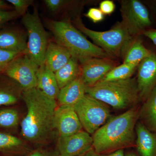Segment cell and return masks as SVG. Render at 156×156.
<instances>
[{"label": "cell", "mask_w": 156, "mask_h": 156, "mask_svg": "<svg viewBox=\"0 0 156 156\" xmlns=\"http://www.w3.org/2000/svg\"><path fill=\"white\" fill-rule=\"evenodd\" d=\"M21 97L27 108L21 123L22 136L30 142L44 143L51 139L55 130L56 100L48 97L37 87L23 90Z\"/></svg>", "instance_id": "6da1fadb"}, {"label": "cell", "mask_w": 156, "mask_h": 156, "mask_svg": "<svg viewBox=\"0 0 156 156\" xmlns=\"http://www.w3.org/2000/svg\"><path fill=\"white\" fill-rule=\"evenodd\" d=\"M140 104L119 115L111 117L92 134L93 148L97 154L113 152L135 146V128Z\"/></svg>", "instance_id": "7a4b0ae2"}, {"label": "cell", "mask_w": 156, "mask_h": 156, "mask_svg": "<svg viewBox=\"0 0 156 156\" xmlns=\"http://www.w3.org/2000/svg\"><path fill=\"white\" fill-rule=\"evenodd\" d=\"M45 20L55 42L66 49L72 57L80 64L90 58H111L102 49L87 39L70 22L50 19Z\"/></svg>", "instance_id": "3957f363"}, {"label": "cell", "mask_w": 156, "mask_h": 156, "mask_svg": "<svg viewBox=\"0 0 156 156\" xmlns=\"http://www.w3.org/2000/svg\"><path fill=\"white\" fill-rule=\"evenodd\" d=\"M86 94L117 110H128L141 102L136 78L100 81L87 87Z\"/></svg>", "instance_id": "277c9868"}, {"label": "cell", "mask_w": 156, "mask_h": 156, "mask_svg": "<svg viewBox=\"0 0 156 156\" xmlns=\"http://www.w3.org/2000/svg\"><path fill=\"white\" fill-rule=\"evenodd\" d=\"M74 23L78 30L90 38L95 45L102 49L112 58H123L126 50L135 37L130 34L122 21L117 23L111 29L105 31H98L87 28L79 18L75 20Z\"/></svg>", "instance_id": "5b68a950"}, {"label": "cell", "mask_w": 156, "mask_h": 156, "mask_svg": "<svg viewBox=\"0 0 156 156\" xmlns=\"http://www.w3.org/2000/svg\"><path fill=\"white\" fill-rule=\"evenodd\" d=\"M22 21L27 37L26 54L39 68L45 63V53L49 42L48 32L36 8L32 13L27 12L23 16Z\"/></svg>", "instance_id": "8992f818"}, {"label": "cell", "mask_w": 156, "mask_h": 156, "mask_svg": "<svg viewBox=\"0 0 156 156\" xmlns=\"http://www.w3.org/2000/svg\"><path fill=\"white\" fill-rule=\"evenodd\" d=\"M83 128L93 134L111 117L108 105L86 94L73 106Z\"/></svg>", "instance_id": "52a82bcc"}, {"label": "cell", "mask_w": 156, "mask_h": 156, "mask_svg": "<svg viewBox=\"0 0 156 156\" xmlns=\"http://www.w3.org/2000/svg\"><path fill=\"white\" fill-rule=\"evenodd\" d=\"M120 11L122 18L121 21L132 36H140L151 25L147 8L139 1H122Z\"/></svg>", "instance_id": "ba28073f"}, {"label": "cell", "mask_w": 156, "mask_h": 156, "mask_svg": "<svg viewBox=\"0 0 156 156\" xmlns=\"http://www.w3.org/2000/svg\"><path fill=\"white\" fill-rule=\"evenodd\" d=\"M38 67L26 54L14 58L4 73L15 81L23 90L37 87V73Z\"/></svg>", "instance_id": "9c48e42d"}, {"label": "cell", "mask_w": 156, "mask_h": 156, "mask_svg": "<svg viewBox=\"0 0 156 156\" xmlns=\"http://www.w3.org/2000/svg\"><path fill=\"white\" fill-rule=\"evenodd\" d=\"M118 63L111 58H92L81 63L80 76L87 87L102 80Z\"/></svg>", "instance_id": "30bf717a"}, {"label": "cell", "mask_w": 156, "mask_h": 156, "mask_svg": "<svg viewBox=\"0 0 156 156\" xmlns=\"http://www.w3.org/2000/svg\"><path fill=\"white\" fill-rule=\"evenodd\" d=\"M93 138L85 131L58 137L56 150L59 156H78L93 148Z\"/></svg>", "instance_id": "8fae6325"}, {"label": "cell", "mask_w": 156, "mask_h": 156, "mask_svg": "<svg viewBox=\"0 0 156 156\" xmlns=\"http://www.w3.org/2000/svg\"><path fill=\"white\" fill-rule=\"evenodd\" d=\"M136 78L141 102H143L156 87V53L151 55L140 63Z\"/></svg>", "instance_id": "7c38bea8"}, {"label": "cell", "mask_w": 156, "mask_h": 156, "mask_svg": "<svg viewBox=\"0 0 156 156\" xmlns=\"http://www.w3.org/2000/svg\"><path fill=\"white\" fill-rule=\"evenodd\" d=\"M54 126L59 137L72 135L83 130L73 107L59 105L56 108L54 115Z\"/></svg>", "instance_id": "4fadbf2b"}, {"label": "cell", "mask_w": 156, "mask_h": 156, "mask_svg": "<svg viewBox=\"0 0 156 156\" xmlns=\"http://www.w3.org/2000/svg\"><path fill=\"white\" fill-rule=\"evenodd\" d=\"M135 146L140 156H156V132L149 130L139 121L136 123Z\"/></svg>", "instance_id": "5bb4252c"}, {"label": "cell", "mask_w": 156, "mask_h": 156, "mask_svg": "<svg viewBox=\"0 0 156 156\" xmlns=\"http://www.w3.org/2000/svg\"><path fill=\"white\" fill-rule=\"evenodd\" d=\"M87 86L80 76L59 90L57 100L59 105L73 107L86 94Z\"/></svg>", "instance_id": "9a60e30c"}, {"label": "cell", "mask_w": 156, "mask_h": 156, "mask_svg": "<svg viewBox=\"0 0 156 156\" xmlns=\"http://www.w3.org/2000/svg\"><path fill=\"white\" fill-rule=\"evenodd\" d=\"M27 34L17 30L0 31V49L26 54L27 48Z\"/></svg>", "instance_id": "2e32d148"}, {"label": "cell", "mask_w": 156, "mask_h": 156, "mask_svg": "<svg viewBox=\"0 0 156 156\" xmlns=\"http://www.w3.org/2000/svg\"><path fill=\"white\" fill-rule=\"evenodd\" d=\"M37 88L48 97L57 100L60 89L55 74L45 63L38 68Z\"/></svg>", "instance_id": "e0dca14e"}, {"label": "cell", "mask_w": 156, "mask_h": 156, "mask_svg": "<svg viewBox=\"0 0 156 156\" xmlns=\"http://www.w3.org/2000/svg\"><path fill=\"white\" fill-rule=\"evenodd\" d=\"M64 47L56 42L49 41L45 56V64L54 73L63 67L72 58Z\"/></svg>", "instance_id": "ac0fdd59"}, {"label": "cell", "mask_w": 156, "mask_h": 156, "mask_svg": "<svg viewBox=\"0 0 156 156\" xmlns=\"http://www.w3.org/2000/svg\"><path fill=\"white\" fill-rule=\"evenodd\" d=\"M139 121L149 130L156 132V87L140 105Z\"/></svg>", "instance_id": "d6986e66"}, {"label": "cell", "mask_w": 156, "mask_h": 156, "mask_svg": "<svg viewBox=\"0 0 156 156\" xmlns=\"http://www.w3.org/2000/svg\"><path fill=\"white\" fill-rule=\"evenodd\" d=\"M152 51L146 48L140 36L135 37L123 57V63L139 65Z\"/></svg>", "instance_id": "ffe728a7"}, {"label": "cell", "mask_w": 156, "mask_h": 156, "mask_svg": "<svg viewBox=\"0 0 156 156\" xmlns=\"http://www.w3.org/2000/svg\"><path fill=\"white\" fill-rule=\"evenodd\" d=\"M76 58L72 57L69 61L55 73L59 89L63 88L76 80L80 75V65Z\"/></svg>", "instance_id": "44dd1931"}, {"label": "cell", "mask_w": 156, "mask_h": 156, "mask_svg": "<svg viewBox=\"0 0 156 156\" xmlns=\"http://www.w3.org/2000/svg\"><path fill=\"white\" fill-rule=\"evenodd\" d=\"M138 65L123 63L113 69L101 81L122 80L130 79L137 70Z\"/></svg>", "instance_id": "7402d4cb"}, {"label": "cell", "mask_w": 156, "mask_h": 156, "mask_svg": "<svg viewBox=\"0 0 156 156\" xmlns=\"http://www.w3.org/2000/svg\"><path fill=\"white\" fill-rule=\"evenodd\" d=\"M22 91L20 86L17 87L11 85L0 86V106L12 105L17 103L19 100L20 92Z\"/></svg>", "instance_id": "603a6c76"}, {"label": "cell", "mask_w": 156, "mask_h": 156, "mask_svg": "<svg viewBox=\"0 0 156 156\" xmlns=\"http://www.w3.org/2000/svg\"><path fill=\"white\" fill-rule=\"evenodd\" d=\"M23 143L17 136L0 132V151H14L22 147Z\"/></svg>", "instance_id": "cb8c5ba5"}, {"label": "cell", "mask_w": 156, "mask_h": 156, "mask_svg": "<svg viewBox=\"0 0 156 156\" xmlns=\"http://www.w3.org/2000/svg\"><path fill=\"white\" fill-rule=\"evenodd\" d=\"M19 121V114L16 110L6 108L0 110V127L14 128L18 125Z\"/></svg>", "instance_id": "d4e9b609"}, {"label": "cell", "mask_w": 156, "mask_h": 156, "mask_svg": "<svg viewBox=\"0 0 156 156\" xmlns=\"http://www.w3.org/2000/svg\"><path fill=\"white\" fill-rule=\"evenodd\" d=\"M22 54L24 53L0 49V73L4 72L9 63Z\"/></svg>", "instance_id": "484cf974"}, {"label": "cell", "mask_w": 156, "mask_h": 156, "mask_svg": "<svg viewBox=\"0 0 156 156\" xmlns=\"http://www.w3.org/2000/svg\"><path fill=\"white\" fill-rule=\"evenodd\" d=\"M7 2L13 5L15 11L20 15L23 16L27 13V9L32 4V0H8Z\"/></svg>", "instance_id": "4316f807"}, {"label": "cell", "mask_w": 156, "mask_h": 156, "mask_svg": "<svg viewBox=\"0 0 156 156\" xmlns=\"http://www.w3.org/2000/svg\"><path fill=\"white\" fill-rule=\"evenodd\" d=\"M44 2L50 12L56 13L66 7L69 2L63 0H45Z\"/></svg>", "instance_id": "83f0119b"}, {"label": "cell", "mask_w": 156, "mask_h": 156, "mask_svg": "<svg viewBox=\"0 0 156 156\" xmlns=\"http://www.w3.org/2000/svg\"><path fill=\"white\" fill-rule=\"evenodd\" d=\"M85 16L91 20L94 23L101 22L105 17L104 14L100 9L95 8H90L85 14Z\"/></svg>", "instance_id": "f1b7e54d"}, {"label": "cell", "mask_w": 156, "mask_h": 156, "mask_svg": "<svg viewBox=\"0 0 156 156\" xmlns=\"http://www.w3.org/2000/svg\"><path fill=\"white\" fill-rule=\"evenodd\" d=\"M20 16V15L15 10L7 11L0 9V26Z\"/></svg>", "instance_id": "f546056e"}, {"label": "cell", "mask_w": 156, "mask_h": 156, "mask_svg": "<svg viewBox=\"0 0 156 156\" xmlns=\"http://www.w3.org/2000/svg\"><path fill=\"white\" fill-rule=\"evenodd\" d=\"M99 9L104 15H110L114 12L115 5L113 1L105 0L100 3Z\"/></svg>", "instance_id": "4dcf8cb0"}, {"label": "cell", "mask_w": 156, "mask_h": 156, "mask_svg": "<svg viewBox=\"0 0 156 156\" xmlns=\"http://www.w3.org/2000/svg\"><path fill=\"white\" fill-rule=\"evenodd\" d=\"M27 156H59V155L56 149L51 150L40 148L31 152Z\"/></svg>", "instance_id": "1f68e13d"}, {"label": "cell", "mask_w": 156, "mask_h": 156, "mask_svg": "<svg viewBox=\"0 0 156 156\" xmlns=\"http://www.w3.org/2000/svg\"><path fill=\"white\" fill-rule=\"evenodd\" d=\"M142 35L150 39L156 45V29H148L143 32Z\"/></svg>", "instance_id": "d6a6232c"}, {"label": "cell", "mask_w": 156, "mask_h": 156, "mask_svg": "<svg viewBox=\"0 0 156 156\" xmlns=\"http://www.w3.org/2000/svg\"><path fill=\"white\" fill-rule=\"evenodd\" d=\"M125 154L124 150H120L111 153L97 154L96 156H125Z\"/></svg>", "instance_id": "836d02e7"}, {"label": "cell", "mask_w": 156, "mask_h": 156, "mask_svg": "<svg viewBox=\"0 0 156 156\" xmlns=\"http://www.w3.org/2000/svg\"><path fill=\"white\" fill-rule=\"evenodd\" d=\"M96 155L97 154L95 153L93 148L92 149L87 151V152L78 156H96Z\"/></svg>", "instance_id": "e575fe53"}, {"label": "cell", "mask_w": 156, "mask_h": 156, "mask_svg": "<svg viewBox=\"0 0 156 156\" xmlns=\"http://www.w3.org/2000/svg\"><path fill=\"white\" fill-rule=\"evenodd\" d=\"M125 156H139L134 152H128L125 154Z\"/></svg>", "instance_id": "d590c367"}, {"label": "cell", "mask_w": 156, "mask_h": 156, "mask_svg": "<svg viewBox=\"0 0 156 156\" xmlns=\"http://www.w3.org/2000/svg\"><path fill=\"white\" fill-rule=\"evenodd\" d=\"M6 4L2 1L0 0V9H3L6 7Z\"/></svg>", "instance_id": "8d00e7d4"}, {"label": "cell", "mask_w": 156, "mask_h": 156, "mask_svg": "<svg viewBox=\"0 0 156 156\" xmlns=\"http://www.w3.org/2000/svg\"><path fill=\"white\" fill-rule=\"evenodd\" d=\"M155 7L156 10V2H155Z\"/></svg>", "instance_id": "74e56055"}]
</instances>
